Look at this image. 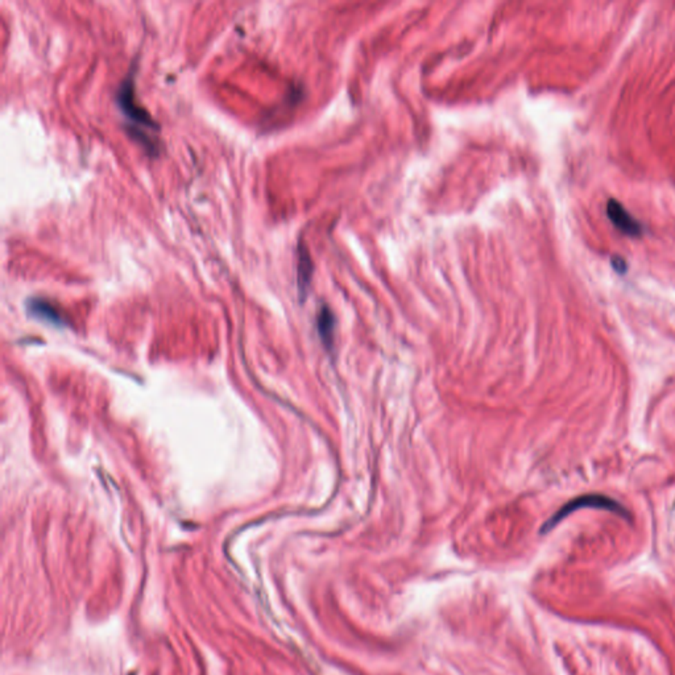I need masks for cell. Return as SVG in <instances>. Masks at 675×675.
<instances>
[{
  "mask_svg": "<svg viewBox=\"0 0 675 675\" xmlns=\"http://www.w3.org/2000/svg\"><path fill=\"white\" fill-rule=\"evenodd\" d=\"M115 99L119 110L124 115L128 122L127 126L128 133L142 144L148 151H154L156 154L157 142L151 139V136L147 133V129L157 131L160 126L151 113L138 102L136 91H135V80L132 73H128L126 78L118 86Z\"/></svg>",
  "mask_w": 675,
  "mask_h": 675,
  "instance_id": "cell-1",
  "label": "cell"
},
{
  "mask_svg": "<svg viewBox=\"0 0 675 675\" xmlns=\"http://www.w3.org/2000/svg\"><path fill=\"white\" fill-rule=\"evenodd\" d=\"M586 506L587 508L605 509L608 512L618 513V515L622 516V517H629L628 510L624 506H621V504H619L618 501H615L613 499H609V497H607L604 494H599V493H591V494H584V496H580L577 499H574L570 503H567L566 506H563L551 519H548L545 522V525L542 526V532L546 533L548 530H551L563 519H566L571 513L577 512V509H582V508H586Z\"/></svg>",
  "mask_w": 675,
  "mask_h": 675,
  "instance_id": "cell-2",
  "label": "cell"
},
{
  "mask_svg": "<svg viewBox=\"0 0 675 675\" xmlns=\"http://www.w3.org/2000/svg\"><path fill=\"white\" fill-rule=\"evenodd\" d=\"M607 214L613 225L624 235L640 237L642 234V225H640L616 199L608 201Z\"/></svg>",
  "mask_w": 675,
  "mask_h": 675,
  "instance_id": "cell-3",
  "label": "cell"
},
{
  "mask_svg": "<svg viewBox=\"0 0 675 675\" xmlns=\"http://www.w3.org/2000/svg\"><path fill=\"white\" fill-rule=\"evenodd\" d=\"M28 311L32 315L50 324H64V317L53 304L42 298H32L28 301Z\"/></svg>",
  "mask_w": 675,
  "mask_h": 675,
  "instance_id": "cell-4",
  "label": "cell"
},
{
  "mask_svg": "<svg viewBox=\"0 0 675 675\" xmlns=\"http://www.w3.org/2000/svg\"><path fill=\"white\" fill-rule=\"evenodd\" d=\"M317 327L320 337L322 339L324 346L331 349L334 344V333H335V317L334 313L329 306L324 305L317 317Z\"/></svg>",
  "mask_w": 675,
  "mask_h": 675,
  "instance_id": "cell-5",
  "label": "cell"
},
{
  "mask_svg": "<svg viewBox=\"0 0 675 675\" xmlns=\"http://www.w3.org/2000/svg\"><path fill=\"white\" fill-rule=\"evenodd\" d=\"M313 273V266L310 260L309 252L306 248L299 246L298 248V267H297V277H298V289L299 295L305 297L309 289L310 280Z\"/></svg>",
  "mask_w": 675,
  "mask_h": 675,
  "instance_id": "cell-6",
  "label": "cell"
},
{
  "mask_svg": "<svg viewBox=\"0 0 675 675\" xmlns=\"http://www.w3.org/2000/svg\"><path fill=\"white\" fill-rule=\"evenodd\" d=\"M612 264H613V267L616 268V270H619V272H624L625 263H624V260H622V259H620V257H615V259L612 260Z\"/></svg>",
  "mask_w": 675,
  "mask_h": 675,
  "instance_id": "cell-7",
  "label": "cell"
}]
</instances>
